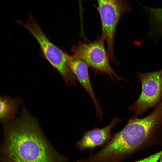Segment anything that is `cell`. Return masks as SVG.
<instances>
[{"label": "cell", "mask_w": 162, "mask_h": 162, "mask_svg": "<svg viewBox=\"0 0 162 162\" xmlns=\"http://www.w3.org/2000/svg\"><path fill=\"white\" fill-rule=\"evenodd\" d=\"M1 122L0 162H53L38 124L25 108L18 117Z\"/></svg>", "instance_id": "6da1fadb"}, {"label": "cell", "mask_w": 162, "mask_h": 162, "mask_svg": "<svg viewBox=\"0 0 162 162\" xmlns=\"http://www.w3.org/2000/svg\"><path fill=\"white\" fill-rule=\"evenodd\" d=\"M18 22L27 30L38 42L45 58L59 72L66 84L76 86V79L70 69L68 54L52 43L31 15L25 22Z\"/></svg>", "instance_id": "7a4b0ae2"}, {"label": "cell", "mask_w": 162, "mask_h": 162, "mask_svg": "<svg viewBox=\"0 0 162 162\" xmlns=\"http://www.w3.org/2000/svg\"><path fill=\"white\" fill-rule=\"evenodd\" d=\"M97 9L101 23V35L104 38L110 60L118 65L115 56L114 42L117 27L122 16L130 11L128 1L100 0L97 1Z\"/></svg>", "instance_id": "3957f363"}, {"label": "cell", "mask_w": 162, "mask_h": 162, "mask_svg": "<svg viewBox=\"0 0 162 162\" xmlns=\"http://www.w3.org/2000/svg\"><path fill=\"white\" fill-rule=\"evenodd\" d=\"M102 35L94 40L86 43L79 41L71 49L73 55L84 61L97 74H106L114 81L123 79L114 71L110 64L108 54Z\"/></svg>", "instance_id": "277c9868"}, {"label": "cell", "mask_w": 162, "mask_h": 162, "mask_svg": "<svg viewBox=\"0 0 162 162\" xmlns=\"http://www.w3.org/2000/svg\"><path fill=\"white\" fill-rule=\"evenodd\" d=\"M137 75L141 84L142 91L128 109L138 117L155 107L162 100V69L148 73L137 72Z\"/></svg>", "instance_id": "5b68a950"}, {"label": "cell", "mask_w": 162, "mask_h": 162, "mask_svg": "<svg viewBox=\"0 0 162 162\" xmlns=\"http://www.w3.org/2000/svg\"><path fill=\"white\" fill-rule=\"evenodd\" d=\"M69 66L77 80L86 90L94 105L96 116L100 121L103 120L102 108L95 95L90 82L88 72V66L82 60L74 55L68 54Z\"/></svg>", "instance_id": "8992f818"}, {"label": "cell", "mask_w": 162, "mask_h": 162, "mask_svg": "<svg viewBox=\"0 0 162 162\" xmlns=\"http://www.w3.org/2000/svg\"><path fill=\"white\" fill-rule=\"evenodd\" d=\"M124 120L117 117L114 118L107 125L102 128L96 127L86 132L76 143L80 150L92 148L106 145L112 138L111 132L113 128Z\"/></svg>", "instance_id": "52a82bcc"}, {"label": "cell", "mask_w": 162, "mask_h": 162, "mask_svg": "<svg viewBox=\"0 0 162 162\" xmlns=\"http://www.w3.org/2000/svg\"><path fill=\"white\" fill-rule=\"evenodd\" d=\"M22 104V99L20 97L12 98L8 96H0V121L15 118Z\"/></svg>", "instance_id": "ba28073f"}, {"label": "cell", "mask_w": 162, "mask_h": 162, "mask_svg": "<svg viewBox=\"0 0 162 162\" xmlns=\"http://www.w3.org/2000/svg\"><path fill=\"white\" fill-rule=\"evenodd\" d=\"M148 14L150 28L148 34L152 38L158 39L162 36V8H152L143 6Z\"/></svg>", "instance_id": "9c48e42d"}, {"label": "cell", "mask_w": 162, "mask_h": 162, "mask_svg": "<svg viewBox=\"0 0 162 162\" xmlns=\"http://www.w3.org/2000/svg\"><path fill=\"white\" fill-rule=\"evenodd\" d=\"M162 155V151L144 159L134 162H157Z\"/></svg>", "instance_id": "30bf717a"}, {"label": "cell", "mask_w": 162, "mask_h": 162, "mask_svg": "<svg viewBox=\"0 0 162 162\" xmlns=\"http://www.w3.org/2000/svg\"><path fill=\"white\" fill-rule=\"evenodd\" d=\"M160 161L159 162H162V155L160 158Z\"/></svg>", "instance_id": "8fae6325"}]
</instances>
